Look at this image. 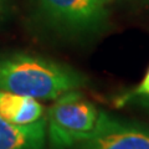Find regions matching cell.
I'll return each instance as SVG.
<instances>
[{"instance_id":"obj_3","label":"cell","mask_w":149,"mask_h":149,"mask_svg":"<svg viewBox=\"0 0 149 149\" xmlns=\"http://www.w3.org/2000/svg\"><path fill=\"white\" fill-rule=\"evenodd\" d=\"M55 24L70 31H93L107 17L102 0H36Z\"/></svg>"},{"instance_id":"obj_2","label":"cell","mask_w":149,"mask_h":149,"mask_svg":"<svg viewBox=\"0 0 149 149\" xmlns=\"http://www.w3.org/2000/svg\"><path fill=\"white\" fill-rule=\"evenodd\" d=\"M101 112L77 90L61 95L49 109V138L56 149L86 142L92 136Z\"/></svg>"},{"instance_id":"obj_9","label":"cell","mask_w":149,"mask_h":149,"mask_svg":"<svg viewBox=\"0 0 149 149\" xmlns=\"http://www.w3.org/2000/svg\"><path fill=\"white\" fill-rule=\"evenodd\" d=\"M103 3H108V1H111V0H102Z\"/></svg>"},{"instance_id":"obj_7","label":"cell","mask_w":149,"mask_h":149,"mask_svg":"<svg viewBox=\"0 0 149 149\" xmlns=\"http://www.w3.org/2000/svg\"><path fill=\"white\" fill-rule=\"evenodd\" d=\"M136 97H148L149 98V68L146 73V76L143 77L142 82L134 88L133 91H130L127 95H124L123 97H120L118 101V104L122 106L124 103H127L128 101H130L132 98H136Z\"/></svg>"},{"instance_id":"obj_4","label":"cell","mask_w":149,"mask_h":149,"mask_svg":"<svg viewBox=\"0 0 149 149\" xmlns=\"http://www.w3.org/2000/svg\"><path fill=\"white\" fill-rule=\"evenodd\" d=\"M86 149H149V129L127 124L101 113Z\"/></svg>"},{"instance_id":"obj_1","label":"cell","mask_w":149,"mask_h":149,"mask_svg":"<svg viewBox=\"0 0 149 149\" xmlns=\"http://www.w3.org/2000/svg\"><path fill=\"white\" fill-rule=\"evenodd\" d=\"M86 78L73 68L41 56H0V90L41 100H56L85 86Z\"/></svg>"},{"instance_id":"obj_6","label":"cell","mask_w":149,"mask_h":149,"mask_svg":"<svg viewBox=\"0 0 149 149\" xmlns=\"http://www.w3.org/2000/svg\"><path fill=\"white\" fill-rule=\"evenodd\" d=\"M44 108L34 97L0 90V117L13 124H30L42 118Z\"/></svg>"},{"instance_id":"obj_5","label":"cell","mask_w":149,"mask_h":149,"mask_svg":"<svg viewBox=\"0 0 149 149\" xmlns=\"http://www.w3.org/2000/svg\"><path fill=\"white\" fill-rule=\"evenodd\" d=\"M45 136V118L30 124H13L0 117V149H41Z\"/></svg>"},{"instance_id":"obj_8","label":"cell","mask_w":149,"mask_h":149,"mask_svg":"<svg viewBox=\"0 0 149 149\" xmlns=\"http://www.w3.org/2000/svg\"><path fill=\"white\" fill-rule=\"evenodd\" d=\"M4 8H5V0H0V16L4 13Z\"/></svg>"}]
</instances>
